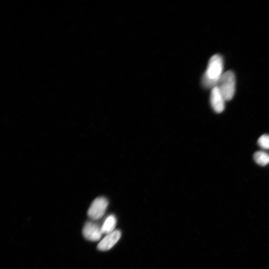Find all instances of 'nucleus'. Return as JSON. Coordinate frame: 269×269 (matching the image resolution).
I'll return each instance as SVG.
<instances>
[{
  "label": "nucleus",
  "instance_id": "f257e3e1",
  "mask_svg": "<svg viewBox=\"0 0 269 269\" xmlns=\"http://www.w3.org/2000/svg\"><path fill=\"white\" fill-rule=\"evenodd\" d=\"M223 60L220 55L216 54L211 57L202 79L204 87L213 89L217 86L223 73Z\"/></svg>",
  "mask_w": 269,
  "mask_h": 269
},
{
  "label": "nucleus",
  "instance_id": "f03ea898",
  "mask_svg": "<svg viewBox=\"0 0 269 269\" xmlns=\"http://www.w3.org/2000/svg\"><path fill=\"white\" fill-rule=\"evenodd\" d=\"M226 101L233 100L236 89V79L234 72L228 71L223 73L217 85Z\"/></svg>",
  "mask_w": 269,
  "mask_h": 269
},
{
  "label": "nucleus",
  "instance_id": "7ed1b4c3",
  "mask_svg": "<svg viewBox=\"0 0 269 269\" xmlns=\"http://www.w3.org/2000/svg\"><path fill=\"white\" fill-rule=\"evenodd\" d=\"M108 205V201L104 197L95 199L88 210V217L93 220L101 219L105 214Z\"/></svg>",
  "mask_w": 269,
  "mask_h": 269
},
{
  "label": "nucleus",
  "instance_id": "20e7f679",
  "mask_svg": "<svg viewBox=\"0 0 269 269\" xmlns=\"http://www.w3.org/2000/svg\"><path fill=\"white\" fill-rule=\"evenodd\" d=\"M83 233L84 236L87 240L94 242L99 241L103 235L101 226L92 221L86 222L83 228Z\"/></svg>",
  "mask_w": 269,
  "mask_h": 269
},
{
  "label": "nucleus",
  "instance_id": "39448f33",
  "mask_svg": "<svg viewBox=\"0 0 269 269\" xmlns=\"http://www.w3.org/2000/svg\"><path fill=\"white\" fill-rule=\"evenodd\" d=\"M121 237V233L118 230L107 235L98 244V248L100 251H109L119 241Z\"/></svg>",
  "mask_w": 269,
  "mask_h": 269
},
{
  "label": "nucleus",
  "instance_id": "423d86ee",
  "mask_svg": "<svg viewBox=\"0 0 269 269\" xmlns=\"http://www.w3.org/2000/svg\"><path fill=\"white\" fill-rule=\"evenodd\" d=\"M210 101L211 105L216 112L220 113L224 111L226 101L218 87L216 86L211 90Z\"/></svg>",
  "mask_w": 269,
  "mask_h": 269
},
{
  "label": "nucleus",
  "instance_id": "0eeeda50",
  "mask_svg": "<svg viewBox=\"0 0 269 269\" xmlns=\"http://www.w3.org/2000/svg\"><path fill=\"white\" fill-rule=\"evenodd\" d=\"M117 219L114 215L109 216L104 221L101 226L103 234L108 235L115 231L116 227Z\"/></svg>",
  "mask_w": 269,
  "mask_h": 269
},
{
  "label": "nucleus",
  "instance_id": "6e6552de",
  "mask_svg": "<svg viewBox=\"0 0 269 269\" xmlns=\"http://www.w3.org/2000/svg\"><path fill=\"white\" fill-rule=\"evenodd\" d=\"M253 157L256 163L261 166L269 164V155L266 152L258 151L254 153Z\"/></svg>",
  "mask_w": 269,
  "mask_h": 269
},
{
  "label": "nucleus",
  "instance_id": "1a4fd4ad",
  "mask_svg": "<svg viewBox=\"0 0 269 269\" xmlns=\"http://www.w3.org/2000/svg\"><path fill=\"white\" fill-rule=\"evenodd\" d=\"M258 144L262 148L266 150L269 149V134H263L258 141Z\"/></svg>",
  "mask_w": 269,
  "mask_h": 269
}]
</instances>
